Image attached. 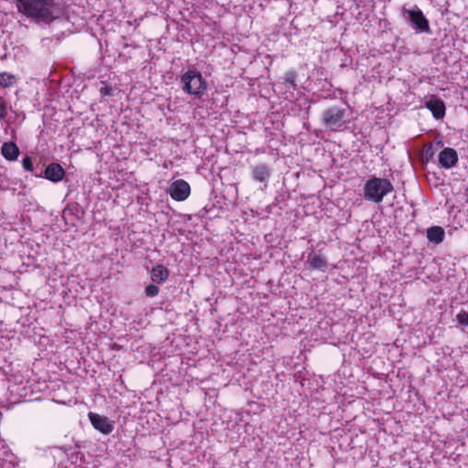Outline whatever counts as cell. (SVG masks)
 Wrapping results in <instances>:
<instances>
[{
  "label": "cell",
  "mask_w": 468,
  "mask_h": 468,
  "mask_svg": "<svg viewBox=\"0 0 468 468\" xmlns=\"http://www.w3.org/2000/svg\"><path fill=\"white\" fill-rule=\"evenodd\" d=\"M89 420L93 426L103 435H110L114 430V423L108 417L103 416L94 412H89Z\"/></svg>",
  "instance_id": "cell-7"
},
{
  "label": "cell",
  "mask_w": 468,
  "mask_h": 468,
  "mask_svg": "<svg viewBox=\"0 0 468 468\" xmlns=\"http://www.w3.org/2000/svg\"><path fill=\"white\" fill-rule=\"evenodd\" d=\"M16 4L20 13L37 21L49 23L58 18L56 7L51 1H18Z\"/></svg>",
  "instance_id": "cell-1"
},
{
  "label": "cell",
  "mask_w": 468,
  "mask_h": 468,
  "mask_svg": "<svg viewBox=\"0 0 468 468\" xmlns=\"http://www.w3.org/2000/svg\"><path fill=\"white\" fill-rule=\"evenodd\" d=\"M252 178L259 182H264L269 179L271 168L266 164H258L252 168Z\"/></svg>",
  "instance_id": "cell-15"
},
{
  "label": "cell",
  "mask_w": 468,
  "mask_h": 468,
  "mask_svg": "<svg viewBox=\"0 0 468 468\" xmlns=\"http://www.w3.org/2000/svg\"><path fill=\"white\" fill-rule=\"evenodd\" d=\"M15 80H16L15 76L10 73L4 72L0 74V84L4 87L11 86L15 83Z\"/></svg>",
  "instance_id": "cell-16"
},
{
  "label": "cell",
  "mask_w": 468,
  "mask_h": 468,
  "mask_svg": "<svg viewBox=\"0 0 468 468\" xmlns=\"http://www.w3.org/2000/svg\"><path fill=\"white\" fill-rule=\"evenodd\" d=\"M1 153L7 161H15L20 156V149L13 142H7L1 148Z\"/></svg>",
  "instance_id": "cell-13"
},
{
  "label": "cell",
  "mask_w": 468,
  "mask_h": 468,
  "mask_svg": "<svg viewBox=\"0 0 468 468\" xmlns=\"http://www.w3.org/2000/svg\"><path fill=\"white\" fill-rule=\"evenodd\" d=\"M183 89L187 94L201 97L207 91V83L202 74L198 71L189 70L181 78Z\"/></svg>",
  "instance_id": "cell-3"
},
{
  "label": "cell",
  "mask_w": 468,
  "mask_h": 468,
  "mask_svg": "<svg viewBox=\"0 0 468 468\" xmlns=\"http://www.w3.org/2000/svg\"><path fill=\"white\" fill-rule=\"evenodd\" d=\"M169 276V271L164 265H156L151 270V280L157 284L166 282Z\"/></svg>",
  "instance_id": "cell-14"
},
{
  "label": "cell",
  "mask_w": 468,
  "mask_h": 468,
  "mask_svg": "<svg viewBox=\"0 0 468 468\" xmlns=\"http://www.w3.org/2000/svg\"><path fill=\"white\" fill-rule=\"evenodd\" d=\"M308 263L309 268L318 270V271H324L327 269V265H328L327 258L323 254L316 253V252H314L309 256Z\"/></svg>",
  "instance_id": "cell-11"
},
{
  "label": "cell",
  "mask_w": 468,
  "mask_h": 468,
  "mask_svg": "<svg viewBox=\"0 0 468 468\" xmlns=\"http://www.w3.org/2000/svg\"><path fill=\"white\" fill-rule=\"evenodd\" d=\"M7 116V108L4 103H0V120L4 119Z\"/></svg>",
  "instance_id": "cell-21"
},
{
  "label": "cell",
  "mask_w": 468,
  "mask_h": 468,
  "mask_svg": "<svg viewBox=\"0 0 468 468\" xmlns=\"http://www.w3.org/2000/svg\"><path fill=\"white\" fill-rule=\"evenodd\" d=\"M438 159L442 167L452 168L455 167L458 162V154L453 148H444L440 152Z\"/></svg>",
  "instance_id": "cell-8"
},
{
  "label": "cell",
  "mask_w": 468,
  "mask_h": 468,
  "mask_svg": "<svg viewBox=\"0 0 468 468\" xmlns=\"http://www.w3.org/2000/svg\"><path fill=\"white\" fill-rule=\"evenodd\" d=\"M393 191L391 181L387 179L373 178L368 180L364 186V197L373 203H380L385 197Z\"/></svg>",
  "instance_id": "cell-2"
},
{
  "label": "cell",
  "mask_w": 468,
  "mask_h": 468,
  "mask_svg": "<svg viewBox=\"0 0 468 468\" xmlns=\"http://www.w3.org/2000/svg\"><path fill=\"white\" fill-rule=\"evenodd\" d=\"M45 178L52 182H60L64 179L65 171L63 167L57 163L49 165L46 168Z\"/></svg>",
  "instance_id": "cell-10"
},
{
  "label": "cell",
  "mask_w": 468,
  "mask_h": 468,
  "mask_svg": "<svg viewBox=\"0 0 468 468\" xmlns=\"http://www.w3.org/2000/svg\"><path fill=\"white\" fill-rule=\"evenodd\" d=\"M191 194V187L184 180L174 181L169 187V195L176 201H184Z\"/></svg>",
  "instance_id": "cell-6"
},
{
  "label": "cell",
  "mask_w": 468,
  "mask_h": 468,
  "mask_svg": "<svg viewBox=\"0 0 468 468\" xmlns=\"http://www.w3.org/2000/svg\"><path fill=\"white\" fill-rule=\"evenodd\" d=\"M468 313L465 312V311L457 314V320L459 322V324H461L463 326H467V325H468Z\"/></svg>",
  "instance_id": "cell-19"
},
{
  "label": "cell",
  "mask_w": 468,
  "mask_h": 468,
  "mask_svg": "<svg viewBox=\"0 0 468 468\" xmlns=\"http://www.w3.org/2000/svg\"><path fill=\"white\" fill-rule=\"evenodd\" d=\"M426 107L437 120H442L446 113V106L441 99L432 98L426 103Z\"/></svg>",
  "instance_id": "cell-9"
},
{
  "label": "cell",
  "mask_w": 468,
  "mask_h": 468,
  "mask_svg": "<svg viewBox=\"0 0 468 468\" xmlns=\"http://www.w3.org/2000/svg\"><path fill=\"white\" fill-rule=\"evenodd\" d=\"M345 109L340 106H332L327 108L322 115V122L327 127H335L343 121Z\"/></svg>",
  "instance_id": "cell-5"
},
{
  "label": "cell",
  "mask_w": 468,
  "mask_h": 468,
  "mask_svg": "<svg viewBox=\"0 0 468 468\" xmlns=\"http://www.w3.org/2000/svg\"><path fill=\"white\" fill-rule=\"evenodd\" d=\"M407 19L411 27L418 32H429L430 25L428 20L423 11L418 7H412L406 12Z\"/></svg>",
  "instance_id": "cell-4"
},
{
  "label": "cell",
  "mask_w": 468,
  "mask_h": 468,
  "mask_svg": "<svg viewBox=\"0 0 468 468\" xmlns=\"http://www.w3.org/2000/svg\"><path fill=\"white\" fill-rule=\"evenodd\" d=\"M23 167L26 169V170H29V171H32L33 170V163L30 157H26L24 161H23Z\"/></svg>",
  "instance_id": "cell-20"
},
{
  "label": "cell",
  "mask_w": 468,
  "mask_h": 468,
  "mask_svg": "<svg viewBox=\"0 0 468 468\" xmlns=\"http://www.w3.org/2000/svg\"><path fill=\"white\" fill-rule=\"evenodd\" d=\"M101 92H102V94H103V95H109V94H112L113 89H112L111 86H104V87H103V89H102Z\"/></svg>",
  "instance_id": "cell-22"
},
{
  "label": "cell",
  "mask_w": 468,
  "mask_h": 468,
  "mask_svg": "<svg viewBox=\"0 0 468 468\" xmlns=\"http://www.w3.org/2000/svg\"><path fill=\"white\" fill-rule=\"evenodd\" d=\"M295 79H296V72L295 71H289L288 72H286L284 76L285 82L289 84H295Z\"/></svg>",
  "instance_id": "cell-18"
},
{
  "label": "cell",
  "mask_w": 468,
  "mask_h": 468,
  "mask_svg": "<svg viewBox=\"0 0 468 468\" xmlns=\"http://www.w3.org/2000/svg\"><path fill=\"white\" fill-rule=\"evenodd\" d=\"M427 239L429 240L430 243L434 244H442L444 241L445 238V231L444 229L440 227V226H433L427 230L426 232Z\"/></svg>",
  "instance_id": "cell-12"
},
{
  "label": "cell",
  "mask_w": 468,
  "mask_h": 468,
  "mask_svg": "<svg viewBox=\"0 0 468 468\" xmlns=\"http://www.w3.org/2000/svg\"><path fill=\"white\" fill-rule=\"evenodd\" d=\"M159 293V288L156 284H149L146 288V295L149 297H155L156 295H158Z\"/></svg>",
  "instance_id": "cell-17"
}]
</instances>
